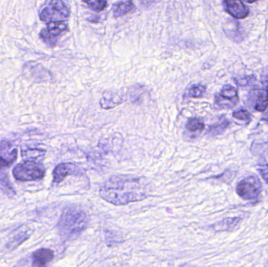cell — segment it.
Wrapping results in <instances>:
<instances>
[{"instance_id": "obj_5", "label": "cell", "mask_w": 268, "mask_h": 267, "mask_svg": "<svg viewBox=\"0 0 268 267\" xmlns=\"http://www.w3.org/2000/svg\"><path fill=\"white\" fill-rule=\"evenodd\" d=\"M236 191L243 199L255 200L262 191V184L256 176H248L238 183Z\"/></svg>"}, {"instance_id": "obj_24", "label": "cell", "mask_w": 268, "mask_h": 267, "mask_svg": "<svg viewBox=\"0 0 268 267\" xmlns=\"http://www.w3.org/2000/svg\"><path fill=\"white\" fill-rule=\"evenodd\" d=\"M255 81V78L253 76H247V77L242 78V79H236V84L239 86H247L252 84Z\"/></svg>"}, {"instance_id": "obj_23", "label": "cell", "mask_w": 268, "mask_h": 267, "mask_svg": "<svg viewBox=\"0 0 268 267\" xmlns=\"http://www.w3.org/2000/svg\"><path fill=\"white\" fill-rule=\"evenodd\" d=\"M234 119L241 121H249L251 119V115L248 111L245 109L237 110L233 113Z\"/></svg>"}, {"instance_id": "obj_1", "label": "cell", "mask_w": 268, "mask_h": 267, "mask_svg": "<svg viewBox=\"0 0 268 267\" xmlns=\"http://www.w3.org/2000/svg\"><path fill=\"white\" fill-rule=\"evenodd\" d=\"M148 187L141 178L127 175L112 176L100 189L103 200L115 205H126L148 197Z\"/></svg>"}, {"instance_id": "obj_16", "label": "cell", "mask_w": 268, "mask_h": 267, "mask_svg": "<svg viewBox=\"0 0 268 267\" xmlns=\"http://www.w3.org/2000/svg\"><path fill=\"white\" fill-rule=\"evenodd\" d=\"M29 237H30V233H28V232H22V233H18L10 240L8 245V248L15 249L18 246L20 245L24 241L28 240Z\"/></svg>"}, {"instance_id": "obj_25", "label": "cell", "mask_w": 268, "mask_h": 267, "mask_svg": "<svg viewBox=\"0 0 268 267\" xmlns=\"http://www.w3.org/2000/svg\"><path fill=\"white\" fill-rule=\"evenodd\" d=\"M262 120L268 122V109L265 111L264 114H263V116H262Z\"/></svg>"}, {"instance_id": "obj_22", "label": "cell", "mask_w": 268, "mask_h": 267, "mask_svg": "<svg viewBox=\"0 0 268 267\" xmlns=\"http://www.w3.org/2000/svg\"><path fill=\"white\" fill-rule=\"evenodd\" d=\"M258 171L268 184V164L264 158H259L258 161Z\"/></svg>"}, {"instance_id": "obj_17", "label": "cell", "mask_w": 268, "mask_h": 267, "mask_svg": "<svg viewBox=\"0 0 268 267\" xmlns=\"http://www.w3.org/2000/svg\"><path fill=\"white\" fill-rule=\"evenodd\" d=\"M204 128L205 125L203 122L196 118L189 119L186 124V129L190 132H202Z\"/></svg>"}, {"instance_id": "obj_3", "label": "cell", "mask_w": 268, "mask_h": 267, "mask_svg": "<svg viewBox=\"0 0 268 267\" xmlns=\"http://www.w3.org/2000/svg\"><path fill=\"white\" fill-rule=\"evenodd\" d=\"M45 169L40 162L33 160L25 161L16 165L13 170L15 179L21 181H34L43 179Z\"/></svg>"}, {"instance_id": "obj_26", "label": "cell", "mask_w": 268, "mask_h": 267, "mask_svg": "<svg viewBox=\"0 0 268 267\" xmlns=\"http://www.w3.org/2000/svg\"><path fill=\"white\" fill-rule=\"evenodd\" d=\"M245 2L248 3V4H253V3L259 1V0H244Z\"/></svg>"}, {"instance_id": "obj_14", "label": "cell", "mask_w": 268, "mask_h": 267, "mask_svg": "<svg viewBox=\"0 0 268 267\" xmlns=\"http://www.w3.org/2000/svg\"><path fill=\"white\" fill-rule=\"evenodd\" d=\"M0 190L9 196L15 195V190L10 181L9 177L7 173L0 172Z\"/></svg>"}, {"instance_id": "obj_11", "label": "cell", "mask_w": 268, "mask_h": 267, "mask_svg": "<svg viewBox=\"0 0 268 267\" xmlns=\"http://www.w3.org/2000/svg\"><path fill=\"white\" fill-rule=\"evenodd\" d=\"M268 108V87L256 90L254 109L257 111H265Z\"/></svg>"}, {"instance_id": "obj_13", "label": "cell", "mask_w": 268, "mask_h": 267, "mask_svg": "<svg viewBox=\"0 0 268 267\" xmlns=\"http://www.w3.org/2000/svg\"><path fill=\"white\" fill-rule=\"evenodd\" d=\"M134 8L135 6L133 5V3L130 0H127L125 2L119 3L114 5L112 11H113L114 16L115 18H120L132 12L134 10Z\"/></svg>"}, {"instance_id": "obj_19", "label": "cell", "mask_w": 268, "mask_h": 267, "mask_svg": "<svg viewBox=\"0 0 268 267\" xmlns=\"http://www.w3.org/2000/svg\"><path fill=\"white\" fill-rule=\"evenodd\" d=\"M205 92V87L202 85H194L191 86L187 91V95L193 98L202 97Z\"/></svg>"}, {"instance_id": "obj_9", "label": "cell", "mask_w": 268, "mask_h": 267, "mask_svg": "<svg viewBox=\"0 0 268 267\" xmlns=\"http://www.w3.org/2000/svg\"><path fill=\"white\" fill-rule=\"evenodd\" d=\"M76 172V166L72 163H62L57 165L54 170V183H61L69 175Z\"/></svg>"}, {"instance_id": "obj_20", "label": "cell", "mask_w": 268, "mask_h": 267, "mask_svg": "<svg viewBox=\"0 0 268 267\" xmlns=\"http://www.w3.org/2000/svg\"><path fill=\"white\" fill-rule=\"evenodd\" d=\"M121 103V100L118 97H104L101 100V106L105 109H110L117 106Z\"/></svg>"}, {"instance_id": "obj_21", "label": "cell", "mask_w": 268, "mask_h": 267, "mask_svg": "<svg viewBox=\"0 0 268 267\" xmlns=\"http://www.w3.org/2000/svg\"><path fill=\"white\" fill-rule=\"evenodd\" d=\"M84 2L94 11L100 12L107 7L106 0H84Z\"/></svg>"}, {"instance_id": "obj_12", "label": "cell", "mask_w": 268, "mask_h": 267, "mask_svg": "<svg viewBox=\"0 0 268 267\" xmlns=\"http://www.w3.org/2000/svg\"><path fill=\"white\" fill-rule=\"evenodd\" d=\"M241 221V219L239 217L228 218V219H225L217 222L216 224L212 226V228L216 231H228V230H232L234 229L237 225L239 224Z\"/></svg>"}, {"instance_id": "obj_8", "label": "cell", "mask_w": 268, "mask_h": 267, "mask_svg": "<svg viewBox=\"0 0 268 267\" xmlns=\"http://www.w3.org/2000/svg\"><path fill=\"white\" fill-rule=\"evenodd\" d=\"M224 11L235 19H245L249 15V10L241 0H223Z\"/></svg>"}, {"instance_id": "obj_7", "label": "cell", "mask_w": 268, "mask_h": 267, "mask_svg": "<svg viewBox=\"0 0 268 267\" xmlns=\"http://www.w3.org/2000/svg\"><path fill=\"white\" fill-rule=\"evenodd\" d=\"M216 104L221 108H232L239 101L237 90L233 86H225L216 97Z\"/></svg>"}, {"instance_id": "obj_2", "label": "cell", "mask_w": 268, "mask_h": 267, "mask_svg": "<svg viewBox=\"0 0 268 267\" xmlns=\"http://www.w3.org/2000/svg\"><path fill=\"white\" fill-rule=\"evenodd\" d=\"M88 222V216L83 210L77 207H69L64 211L58 222V229L62 236L72 238L83 232Z\"/></svg>"}, {"instance_id": "obj_10", "label": "cell", "mask_w": 268, "mask_h": 267, "mask_svg": "<svg viewBox=\"0 0 268 267\" xmlns=\"http://www.w3.org/2000/svg\"><path fill=\"white\" fill-rule=\"evenodd\" d=\"M54 254L51 249L41 248L33 254V265L36 266L46 265L52 261Z\"/></svg>"}, {"instance_id": "obj_18", "label": "cell", "mask_w": 268, "mask_h": 267, "mask_svg": "<svg viewBox=\"0 0 268 267\" xmlns=\"http://www.w3.org/2000/svg\"><path fill=\"white\" fill-rule=\"evenodd\" d=\"M17 158H18V150L17 149H15L10 154H8L7 158L0 156V169H4V168H7V167H9L10 165H12L16 161Z\"/></svg>"}, {"instance_id": "obj_4", "label": "cell", "mask_w": 268, "mask_h": 267, "mask_svg": "<svg viewBox=\"0 0 268 267\" xmlns=\"http://www.w3.org/2000/svg\"><path fill=\"white\" fill-rule=\"evenodd\" d=\"M70 11L63 0H51L40 12L41 21L49 23L65 22L69 18Z\"/></svg>"}, {"instance_id": "obj_15", "label": "cell", "mask_w": 268, "mask_h": 267, "mask_svg": "<svg viewBox=\"0 0 268 267\" xmlns=\"http://www.w3.org/2000/svg\"><path fill=\"white\" fill-rule=\"evenodd\" d=\"M229 125H230V122L228 120L226 119H221L220 122H218L217 123L212 125L209 128L208 133L211 136H217V135L221 134L224 132L225 129L228 127Z\"/></svg>"}, {"instance_id": "obj_6", "label": "cell", "mask_w": 268, "mask_h": 267, "mask_svg": "<svg viewBox=\"0 0 268 267\" xmlns=\"http://www.w3.org/2000/svg\"><path fill=\"white\" fill-rule=\"evenodd\" d=\"M68 25L65 22H52L47 23L46 29L40 33V37L44 43L51 47L56 45L59 36L66 32Z\"/></svg>"}]
</instances>
